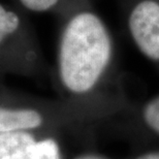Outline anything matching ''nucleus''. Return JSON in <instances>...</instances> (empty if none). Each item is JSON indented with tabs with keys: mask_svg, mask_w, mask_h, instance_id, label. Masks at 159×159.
<instances>
[{
	"mask_svg": "<svg viewBox=\"0 0 159 159\" xmlns=\"http://www.w3.org/2000/svg\"><path fill=\"white\" fill-rule=\"evenodd\" d=\"M65 16L58 43L57 71L63 89L75 97L94 93L113 62V43L103 21L77 6Z\"/></svg>",
	"mask_w": 159,
	"mask_h": 159,
	"instance_id": "nucleus-1",
	"label": "nucleus"
},
{
	"mask_svg": "<svg viewBox=\"0 0 159 159\" xmlns=\"http://www.w3.org/2000/svg\"><path fill=\"white\" fill-rule=\"evenodd\" d=\"M39 50L26 12L0 0V63L35 64Z\"/></svg>",
	"mask_w": 159,
	"mask_h": 159,
	"instance_id": "nucleus-2",
	"label": "nucleus"
},
{
	"mask_svg": "<svg viewBox=\"0 0 159 159\" xmlns=\"http://www.w3.org/2000/svg\"><path fill=\"white\" fill-rule=\"evenodd\" d=\"M37 142L30 133L11 131L0 134V159H32Z\"/></svg>",
	"mask_w": 159,
	"mask_h": 159,
	"instance_id": "nucleus-6",
	"label": "nucleus"
},
{
	"mask_svg": "<svg viewBox=\"0 0 159 159\" xmlns=\"http://www.w3.org/2000/svg\"><path fill=\"white\" fill-rule=\"evenodd\" d=\"M127 116L125 125L132 135L150 143H159V94L149 98Z\"/></svg>",
	"mask_w": 159,
	"mask_h": 159,
	"instance_id": "nucleus-4",
	"label": "nucleus"
},
{
	"mask_svg": "<svg viewBox=\"0 0 159 159\" xmlns=\"http://www.w3.org/2000/svg\"><path fill=\"white\" fill-rule=\"evenodd\" d=\"M12 3L25 12H43L56 11L66 15L71 9L83 4V0H12Z\"/></svg>",
	"mask_w": 159,
	"mask_h": 159,
	"instance_id": "nucleus-7",
	"label": "nucleus"
},
{
	"mask_svg": "<svg viewBox=\"0 0 159 159\" xmlns=\"http://www.w3.org/2000/svg\"><path fill=\"white\" fill-rule=\"evenodd\" d=\"M44 123L43 113L36 107L8 109L0 106V134L35 129Z\"/></svg>",
	"mask_w": 159,
	"mask_h": 159,
	"instance_id": "nucleus-5",
	"label": "nucleus"
},
{
	"mask_svg": "<svg viewBox=\"0 0 159 159\" xmlns=\"http://www.w3.org/2000/svg\"><path fill=\"white\" fill-rule=\"evenodd\" d=\"M32 159H60L58 144L52 139L37 142Z\"/></svg>",
	"mask_w": 159,
	"mask_h": 159,
	"instance_id": "nucleus-8",
	"label": "nucleus"
},
{
	"mask_svg": "<svg viewBox=\"0 0 159 159\" xmlns=\"http://www.w3.org/2000/svg\"><path fill=\"white\" fill-rule=\"evenodd\" d=\"M128 159H159V146L143 149Z\"/></svg>",
	"mask_w": 159,
	"mask_h": 159,
	"instance_id": "nucleus-9",
	"label": "nucleus"
},
{
	"mask_svg": "<svg viewBox=\"0 0 159 159\" xmlns=\"http://www.w3.org/2000/svg\"><path fill=\"white\" fill-rule=\"evenodd\" d=\"M74 159H111V158L99 153H85L79 155V156H77Z\"/></svg>",
	"mask_w": 159,
	"mask_h": 159,
	"instance_id": "nucleus-10",
	"label": "nucleus"
},
{
	"mask_svg": "<svg viewBox=\"0 0 159 159\" xmlns=\"http://www.w3.org/2000/svg\"><path fill=\"white\" fill-rule=\"evenodd\" d=\"M128 29L139 52L159 64V2L142 0L136 3L129 14Z\"/></svg>",
	"mask_w": 159,
	"mask_h": 159,
	"instance_id": "nucleus-3",
	"label": "nucleus"
}]
</instances>
